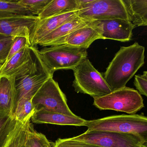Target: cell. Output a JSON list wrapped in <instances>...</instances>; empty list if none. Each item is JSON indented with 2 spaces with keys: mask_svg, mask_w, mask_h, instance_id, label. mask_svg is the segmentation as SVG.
Segmentation results:
<instances>
[{
  "mask_svg": "<svg viewBox=\"0 0 147 147\" xmlns=\"http://www.w3.org/2000/svg\"><path fill=\"white\" fill-rule=\"evenodd\" d=\"M31 47L35 54L34 62L25 74L15 79L17 91L16 106L22 98L33 97L41 86L49 78L53 77L41 60L37 46H31Z\"/></svg>",
  "mask_w": 147,
  "mask_h": 147,
  "instance_id": "6",
  "label": "cell"
},
{
  "mask_svg": "<svg viewBox=\"0 0 147 147\" xmlns=\"http://www.w3.org/2000/svg\"><path fill=\"white\" fill-rule=\"evenodd\" d=\"M8 36H5V35H2L0 34V39H2V38H4V37H7Z\"/></svg>",
  "mask_w": 147,
  "mask_h": 147,
  "instance_id": "32",
  "label": "cell"
},
{
  "mask_svg": "<svg viewBox=\"0 0 147 147\" xmlns=\"http://www.w3.org/2000/svg\"><path fill=\"white\" fill-rule=\"evenodd\" d=\"M146 79H147V71H144L143 72V75H142Z\"/></svg>",
  "mask_w": 147,
  "mask_h": 147,
  "instance_id": "30",
  "label": "cell"
},
{
  "mask_svg": "<svg viewBox=\"0 0 147 147\" xmlns=\"http://www.w3.org/2000/svg\"><path fill=\"white\" fill-rule=\"evenodd\" d=\"M53 147H101L83 142L75 140L72 138L59 139L56 141Z\"/></svg>",
  "mask_w": 147,
  "mask_h": 147,
  "instance_id": "27",
  "label": "cell"
},
{
  "mask_svg": "<svg viewBox=\"0 0 147 147\" xmlns=\"http://www.w3.org/2000/svg\"><path fill=\"white\" fill-rule=\"evenodd\" d=\"M38 54L53 76L59 70H73L87 58V49L66 45L45 47L38 50Z\"/></svg>",
  "mask_w": 147,
  "mask_h": 147,
  "instance_id": "3",
  "label": "cell"
},
{
  "mask_svg": "<svg viewBox=\"0 0 147 147\" xmlns=\"http://www.w3.org/2000/svg\"><path fill=\"white\" fill-rule=\"evenodd\" d=\"M39 20L38 16H20L0 19V34L26 37L30 40L31 33Z\"/></svg>",
  "mask_w": 147,
  "mask_h": 147,
  "instance_id": "12",
  "label": "cell"
},
{
  "mask_svg": "<svg viewBox=\"0 0 147 147\" xmlns=\"http://www.w3.org/2000/svg\"><path fill=\"white\" fill-rule=\"evenodd\" d=\"M92 21L78 16L72 20L63 24L45 36L38 41L37 45L44 47L50 46L52 43L65 37L80 28L91 24Z\"/></svg>",
  "mask_w": 147,
  "mask_h": 147,
  "instance_id": "17",
  "label": "cell"
},
{
  "mask_svg": "<svg viewBox=\"0 0 147 147\" xmlns=\"http://www.w3.org/2000/svg\"><path fill=\"white\" fill-rule=\"evenodd\" d=\"M2 65V64H0V69H1V67Z\"/></svg>",
  "mask_w": 147,
  "mask_h": 147,
  "instance_id": "33",
  "label": "cell"
},
{
  "mask_svg": "<svg viewBox=\"0 0 147 147\" xmlns=\"http://www.w3.org/2000/svg\"><path fill=\"white\" fill-rule=\"evenodd\" d=\"M73 70V86L78 93L87 94L95 98L112 92L103 76L93 66L88 58L83 60Z\"/></svg>",
  "mask_w": 147,
  "mask_h": 147,
  "instance_id": "4",
  "label": "cell"
},
{
  "mask_svg": "<svg viewBox=\"0 0 147 147\" xmlns=\"http://www.w3.org/2000/svg\"><path fill=\"white\" fill-rule=\"evenodd\" d=\"M102 32L103 39H112L121 42L132 40L136 28L130 21L121 19L93 21Z\"/></svg>",
  "mask_w": 147,
  "mask_h": 147,
  "instance_id": "10",
  "label": "cell"
},
{
  "mask_svg": "<svg viewBox=\"0 0 147 147\" xmlns=\"http://www.w3.org/2000/svg\"><path fill=\"white\" fill-rule=\"evenodd\" d=\"M17 100L15 78H0V111L13 116Z\"/></svg>",
  "mask_w": 147,
  "mask_h": 147,
  "instance_id": "16",
  "label": "cell"
},
{
  "mask_svg": "<svg viewBox=\"0 0 147 147\" xmlns=\"http://www.w3.org/2000/svg\"><path fill=\"white\" fill-rule=\"evenodd\" d=\"M32 122L38 124H52L63 126H85L86 120L77 115L69 116L62 113L38 110L31 118Z\"/></svg>",
  "mask_w": 147,
  "mask_h": 147,
  "instance_id": "15",
  "label": "cell"
},
{
  "mask_svg": "<svg viewBox=\"0 0 147 147\" xmlns=\"http://www.w3.org/2000/svg\"><path fill=\"white\" fill-rule=\"evenodd\" d=\"M78 16L90 21L115 19L130 21L123 0H92L84 8L78 10Z\"/></svg>",
  "mask_w": 147,
  "mask_h": 147,
  "instance_id": "8",
  "label": "cell"
},
{
  "mask_svg": "<svg viewBox=\"0 0 147 147\" xmlns=\"http://www.w3.org/2000/svg\"><path fill=\"white\" fill-rule=\"evenodd\" d=\"M78 8L77 0H51L38 16L43 20L76 11Z\"/></svg>",
  "mask_w": 147,
  "mask_h": 147,
  "instance_id": "18",
  "label": "cell"
},
{
  "mask_svg": "<svg viewBox=\"0 0 147 147\" xmlns=\"http://www.w3.org/2000/svg\"><path fill=\"white\" fill-rule=\"evenodd\" d=\"M14 37L7 36L0 39V64L5 63Z\"/></svg>",
  "mask_w": 147,
  "mask_h": 147,
  "instance_id": "28",
  "label": "cell"
},
{
  "mask_svg": "<svg viewBox=\"0 0 147 147\" xmlns=\"http://www.w3.org/2000/svg\"><path fill=\"white\" fill-rule=\"evenodd\" d=\"M19 122L10 114L0 111V147L5 146Z\"/></svg>",
  "mask_w": 147,
  "mask_h": 147,
  "instance_id": "20",
  "label": "cell"
},
{
  "mask_svg": "<svg viewBox=\"0 0 147 147\" xmlns=\"http://www.w3.org/2000/svg\"><path fill=\"white\" fill-rule=\"evenodd\" d=\"M31 119L18 123L4 147H26L28 124Z\"/></svg>",
  "mask_w": 147,
  "mask_h": 147,
  "instance_id": "22",
  "label": "cell"
},
{
  "mask_svg": "<svg viewBox=\"0 0 147 147\" xmlns=\"http://www.w3.org/2000/svg\"><path fill=\"white\" fill-rule=\"evenodd\" d=\"M34 55L29 46H26L3 63L0 69V78H16L31 65Z\"/></svg>",
  "mask_w": 147,
  "mask_h": 147,
  "instance_id": "14",
  "label": "cell"
},
{
  "mask_svg": "<svg viewBox=\"0 0 147 147\" xmlns=\"http://www.w3.org/2000/svg\"><path fill=\"white\" fill-rule=\"evenodd\" d=\"M31 46L30 40L27 38L20 36H16L14 38L11 48L9 50L8 55L6 61H7L15 54L26 47V46Z\"/></svg>",
  "mask_w": 147,
  "mask_h": 147,
  "instance_id": "26",
  "label": "cell"
},
{
  "mask_svg": "<svg viewBox=\"0 0 147 147\" xmlns=\"http://www.w3.org/2000/svg\"><path fill=\"white\" fill-rule=\"evenodd\" d=\"M78 15V10L43 20L39 19L30 35L31 46H37L41 39L63 24L77 18Z\"/></svg>",
  "mask_w": 147,
  "mask_h": 147,
  "instance_id": "13",
  "label": "cell"
},
{
  "mask_svg": "<svg viewBox=\"0 0 147 147\" xmlns=\"http://www.w3.org/2000/svg\"><path fill=\"white\" fill-rule=\"evenodd\" d=\"M51 0H20L19 3L34 16H38Z\"/></svg>",
  "mask_w": 147,
  "mask_h": 147,
  "instance_id": "25",
  "label": "cell"
},
{
  "mask_svg": "<svg viewBox=\"0 0 147 147\" xmlns=\"http://www.w3.org/2000/svg\"><path fill=\"white\" fill-rule=\"evenodd\" d=\"M100 39H103L102 32L93 21L91 24L75 30L50 46L66 45L87 49L94 41Z\"/></svg>",
  "mask_w": 147,
  "mask_h": 147,
  "instance_id": "11",
  "label": "cell"
},
{
  "mask_svg": "<svg viewBox=\"0 0 147 147\" xmlns=\"http://www.w3.org/2000/svg\"><path fill=\"white\" fill-rule=\"evenodd\" d=\"M32 102L35 112L45 110L69 116L76 115L68 106L65 95L53 77L49 78L41 86L33 98Z\"/></svg>",
  "mask_w": 147,
  "mask_h": 147,
  "instance_id": "7",
  "label": "cell"
},
{
  "mask_svg": "<svg viewBox=\"0 0 147 147\" xmlns=\"http://www.w3.org/2000/svg\"><path fill=\"white\" fill-rule=\"evenodd\" d=\"M134 84L140 95H144L147 97V79L142 75H136Z\"/></svg>",
  "mask_w": 147,
  "mask_h": 147,
  "instance_id": "29",
  "label": "cell"
},
{
  "mask_svg": "<svg viewBox=\"0 0 147 147\" xmlns=\"http://www.w3.org/2000/svg\"><path fill=\"white\" fill-rule=\"evenodd\" d=\"M93 105L101 110H109L129 114H134L144 107L143 98L139 91L126 86L94 98Z\"/></svg>",
  "mask_w": 147,
  "mask_h": 147,
  "instance_id": "5",
  "label": "cell"
},
{
  "mask_svg": "<svg viewBox=\"0 0 147 147\" xmlns=\"http://www.w3.org/2000/svg\"><path fill=\"white\" fill-rule=\"evenodd\" d=\"M71 138L101 147H141L144 143L134 135L115 132H86Z\"/></svg>",
  "mask_w": 147,
  "mask_h": 147,
  "instance_id": "9",
  "label": "cell"
},
{
  "mask_svg": "<svg viewBox=\"0 0 147 147\" xmlns=\"http://www.w3.org/2000/svg\"><path fill=\"white\" fill-rule=\"evenodd\" d=\"M129 20L135 27L147 26V0H123Z\"/></svg>",
  "mask_w": 147,
  "mask_h": 147,
  "instance_id": "19",
  "label": "cell"
},
{
  "mask_svg": "<svg viewBox=\"0 0 147 147\" xmlns=\"http://www.w3.org/2000/svg\"><path fill=\"white\" fill-rule=\"evenodd\" d=\"M33 98H24L17 103L13 114L17 121L24 122L31 119L35 112V108L32 102Z\"/></svg>",
  "mask_w": 147,
  "mask_h": 147,
  "instance_id": "23",
  "label": "cell"
},
{
  "mask_svg": "<svg viewBox=\"0 0 147 147\" xmlns=\"http://www.w3.org/2000/svg\"><path fill=\"white\" fill-rule=\"evenodd\" d=\"M145 51V47L137 42L129 46L121 47L103 74L112 92L126 87L144 65Z\"/></svg>",
  "mask_w": 147,
  "mask_h": 147,
  "instance_id": "1",
  "label": "cell"
},
{
  "mask_svg": "<svg viewBox=\"0 0 147 147\" xmlns=\"http://www.w3.org/2000/svg\"><path fill=\"white\" fill-rule=\"evenodd\" d=\"M20 16H34L17 1H0V19Z\"/></svg>",
  "mask_w": 147,
  "mask_h": 147,
  "instance_id": "21",
  "label": "cell"
},
{
  "mask_svg": "<svg viewBox=\"0 0 147 147\" xmlns=\"http://www.w3.org/2000/svg\"><path fill=\"white\" fill-rule=\"evenodd\" d=\"M45 135L34 130L32 124L29 122L28 129V137L26 147H53Z\"/></svg>",
  "mask_w": 147,
  "mask_h": 147,
  "instance_id": "24",
  "label": "cell"
},
{
  "mask_svg": "<svg viewBox=\"0 0 147 147\" xmlns=\"http://www.w3.org/2000/svg\"><path fill=\"white\" fill-rule=\"evenodd\" d=\"M141 147H147V142L146 143H144L142 144Z\"/></svg>",
  "mask_w": 147,
  "mask_h": 147,
  "instance_id": "31",
  "label": "cell"
},
{
  "mask_svg": "<svg viewBox=\"0 0 147 147\" xmlns=\"http://www.w3.org/2000/svg\"><path fill=\"white\" fill-rule=\"evenodd\" d=\"M86 132H115L130 134L147 142V117L142 114L111 116L92 121H87Z\"/></svg>",
  "mask_w": 147,
  "mask_h": 147,
  "instance_id": "2",
  "label": "cell"
}]
</instances>
